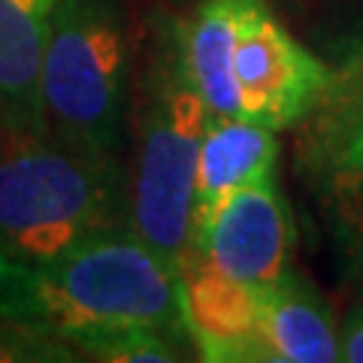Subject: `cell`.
<instances>
[{"instance_id": "obj_5", "label": "cell", "mask_w": 363, "mask_h": 363, "mask_svg": "<svg viewBox=\"0 0 363 363\" xmlns=\"http://www.w3.org/2000/svg\"><path fill=\"white\" fill-rule=\"evenodd\" d=\"M240 118L285 130L321 104L330 70L269 13L267 0H245L233 49Z\"/></svg>"}, {"instance_id": "obj_7", "label": "cell", "mask_w": 363, "mask_h": 363, "mask_svg": "<svg viewBox=\"0 0 363 363\" xmlns=\"http://www.w3.org/2000/svg\"><path fill=\"white\" fill-rule=\"evenodd\" d=\"M182 312L191 345L212 363H267L264 321L269 285L221 276L200 255L182 260Z\"/></svg>"}, {"instance_id": "obj_3", "label": "cell", "mask_w": 363, "mask_h": 363, "mask_svg": "<svg viewBox=\"0 0 363 363\" xmlns=\"http://www.w3.org/2000/svg\"><path fill=\"white\" fill-rule=\"evenodd\" d=\"M209 106L191 82L182 30L164 33L145 76L136 121V167L130 176V218L140 240L176 272L191 245L194 185Z\"/></svg>"}, {"instance_id": "obj_12", "label": "cell", "mask_w": 363, "mask_h": 363, "mask_svg": "<svg viewBox=\"0 0 363 363\" xmlns=\"http://www.w3.org/2000/svg\"><path fill=\"white\" fill-rule=\"evenodd\" d=\"M188 339L164 330V327H121L100 336L76 342V354L88 360H109V363H173L185 357Z\"/></svg>"}, {"instance_id": "obj_13", "label": "cell", "mask_w": 363, "mask_h": 363, "mask_svg": "<svg viewBox=\"0 0 363 363\" xmlns=\"http://www.w3.org/2000/svg\"><path fill=\"white\" fill-rule=\"evenodd\" d=\"M336 194L351 221L363 230V109L336 157Z\"/></svg>"}, {"instance_id": "obj_6", "label": "cell", "mask_w": 363, "mask_h": 363, "mask_svg": "<svg viewBox=\"0 0 363 363\" xmlns=\"http://www.w3.org/2000/svg\"><path fill=\"white\" fill-rule=\"evenodd\" d=\"M294 218L276 173L233 191L206 224L191 233L188 252L200 255L221 276L248 285H276L291 269Z\"/></svg>"}, {"instance_id": "obj_4", "label": "cell", "mask_w": 363, "mask_h": 363, "mask_svg": "<svg viewBox=\"0 0 363 363\" xmlns=\"http://www.w3.org/2000/svg\"><path fill=\"white\" fill-rule=\"evenodd\" d=\"M52 136L118 155L130 109V37L118 0H58L40 67Z\"/></svg>"}, {"instance_id": "obj_1", "label": "cell", "mask_w": 363, "mask_h": 363, "mask_svg": "<svg viewBox=\"0 0 363 363\" xmlns=\"http://www.w3.org/2000/svg\"><path fill=\"white\" fill-rule=\"evenodd\" d=\"M0 318L76 342L121 327H164L188 339L179 272L136 230H112L45 260L0 257Z\"/></svg>"}, {"instance_id": "obj_10", "label": "cell", "mask_w": 363, "mask_h": 363, "mask_svg": "<svg viewBox=\"0 0 363 363\" xmlns=\"http://www.w3.org/2000/svg\"><path fill=\"white\" fill-rule=\"evenodd\" d=\"M267 363H333L342 360L339 327L309 281L288 269L269 285L264 321Z\"/></svg>"}, {"instance_id": "obj_2", "label": "cell", "mask_w": 363, "mask_h": 363, "mask_svg": "<svg viewBox=\"0 0 363 363\" xmlns=\"http://www.w3.org/2000/svg\"><path fill=\"white\" fill-rule=\"evenodd\" d=\"M112 230H133L118 155L0 121V257L45 260Z\"/></svg>"}, {"instance_id": "obj_11", "label": "cell", "mask_w": 363, "mask_h": 363, "mask_svg": "<svg viewBox=\"0 0 363 363\" xmlns=\"http://www.w3.org/2000/svg\"><path fill=\"white\" fill-rule=\"evenodd\" d=\"M245 0H200L194 16L182 25V52L191 82L212 116L240 118L233 85V49Z\"/></svg>"}, {"instance_id": "obj_14", "label": "cell", "mask_w": 363, "mask_h": 363, "mask_svg": "<svg viewBox=\"0 0 363 363\" xmlns=\"http://www.w3.org/2000/svg\"><path fill=\"white\" fill-rule=\"evenodd\" d=\"M339 348H342V360L363 363V306H357L339 327Z\"/></svg>"}, {"instance_id": "obj_9", "label": "cell", "mask_w": 363, "mask_h": 363, "mask_svg": "<svg viewBox=\"0 0 363 363\" xmlns=\"http://www.w3.org/2000/svg\"><path fill=\"white\" fill-rule=\"evenodd\" d=\"M55 9L58 0H0V121L45 128L40 67Z\"/></svg>"}, {"instance_id": "obj_8", "label": "cell", "mask_w": 363, "mask_h": 363, "mask_svg": "<svg viewBox=\"0 0 363 363\" xmlns=\"http://www.w3.org/2000/svg\"><path fill=\"white\" fill-rule=\"evenodd\" d=\"M279 164V140L276 130L248 118H206L197 161V185H194V221L191 233L212 218L221 203L252 182L276 173Z\"/></svg>"}]
</instances>
